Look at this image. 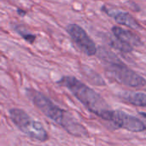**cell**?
Segmentation results:
<instances>
[{"label":"cell","mask_w":146,"mask_h":146,"mask_svg":"<svg viewBox=\"0 0 146 146\" xmlns=\"http://www.w3.org/2000/svg\"><path fill=\"white\" fill-rule=\"evenodd\" d=\"M26 92L37 109L46 117L59 125L68 134L78 138H86L89 136V132L83 124L79 122L70 112L55 104L44 93L33 88L27 89Z\"/></svg>","instance_id":"cell-1"},{"label":"cell","mask_w":146,"mask_h":146,"mask_svg":"<svg viewBox=\"0 0 146 146\" xmlns=\"http://www.w3.org/2000/svg\"><path fill=\"white\" fill-rule=\"evenodd\" d=\"M96 56L104 65L107 74L120 84L133 88L146 86L145 78L130 68L113 51L99 46Z\"/></svg>","instance_id":"cell-2"},{"label":"cell","mask_w":146,"mask_h":146,"mask_svg":"<svg viewBox=\"0 0 146 146\" xmlns=\"http://www.w3.org/2000/svg\"><path fill=\"white\" fill-rule=\"evenodd\" d=\"M56 83L68 89L90 112L99 118L110 110L108 103L99 93L74 76H63Z\"/></svg>","instance_id":"cell-3"},{"label":"cell","mask_w":146,"mask_h":146,"mask_svg":"<svg viewBox=\"0 0 146 146\" xmlns=\"http://www.w3.org/2000/svg\"><path fill=\"white\" fill-rule=\"evenodd\" d=\"M11 121L25 135L33 140L45 142L49 139V134L43 124L33 119L25 110L13 108L9 110Z\"/></svg>","instance_id":"cell-4"},{"label":"cell","mask_w":146,"mask_h":146,"mask_svg":"<svg viewBox=\"0 0 146 146\" xmlns=\"http://www.w3.org/2000/svg\"><path fill=\"white\" fill-rule=\"evenodd\" d=\"M101 119L110 122L116 129H125L133 133L146 131V125L144 121L120 110H113L110 109L102 115Z\"/></svg>","instance_id":"cell-5"},{"label":"cell","mask_w":146,"mask_h":146,"mask_svg":"<svg viewBox=\"0 0 146 146\" xmlns=\"http://www.w3.org/2000/svg\"><path fill=\"white\" fill-rule=\"evenodd\" d=\"M66 31L80 51L88 56H96L98 47L83 27L78 24L71 23L66 27Z\"/></svg>","instance_id":"cell-6"},{"label":"cell","mask_w":146,"mask_h":146,"mask_svg":"<svg viewBox=\"0 0 146 146\" xmlns=\"http://www.w3.org/2000/svg\"><path fill=\"white\" fill-rule=\"evenodd\" d=\"M102 10H104L109 16L112 17L118 24L126 26L134 30H139L142 28L139 22L128 12L111 9L106 6H103Z\"/></svg>","instance_id":"cell-7"},{"label":"cell","mask_w":146,"mask_h":146,"mask_svg":"<svg viewBox=\"0 0 146 146\" xmlns=\"http://www.w3.org/2000/svg\"><path fill=\"white\" fill-rule=\"evenodd\" d=\"M111 31L117 38L133 46H140L142 44L140 38L130 30H126L122 27L115 26L111 28Z\"/></svg>","instance_id":"cell-8"},{"label":"cell","mask_w":146,"mask_h":146,"mask_svg":"<svg viewBox=\"0 0 146 146\" xmlns=\"http://www.w3.org/2000/svg\"><path fill=\"white\" fill-rule=\"evenodd\" d=\"M120 97L122 100L133 106L146 108V93L125 92L120 94Z\"/></svg>","instance_id":"cell-9"},{"label":"cell","mask_w":146,"mask_h":146,"mask_svg":"<svg viewBox=\"0 0 146 146\" xmlns=\"http://www.w3.org/2000/svg\"><path fill=\"white\" fill-rule=\"evenodd\" d=\"M104 40L105 42L111 46L113 49H115L121 52H124V53H130L133 50V46L122 41L121 39H120L119 38H117L115 35H111V34H108L105 33L104 34Z\"/></svg>","instance_id":"cell-10"},{"label":"cell","mask_w":146,"mask_h":146,"mask_svg":"<svg viewBox=\"0 0 146 146\" xmlns=\"http://www.w3.org/2000/svg\"><path fill=\"white\" fill-rule=\"evenodd\" d=\"M81 73L84 74L86 79L92 84L96 85V86H106V82L102 78V76L97 73L94 69L92 68L86 66V65H82L81 67Z\"/></svg>","instance_id":"cell-11"},{"label":"cell","mask_w":146,"mask_h":146,"mask_svg":"<svg viewBox=\"0 0 146 146\" xmlns=\"http://www.w3.org/2000/svg\"><path fill=\"white\" fill-rule=\"evenodd\" d=\"M12 28L15 33H17L24 40H26L29 44H32L36 40L37 36L35 34L32 33L30 31H28L26 27H24L22 25H20V24L15 23V24H12Z\"/></svg>","instance_id":"cell-12"},{"label":"cell","mask_w":146,"mask_h":146,"mask_svg":"<svg viewBox=\"0 0 146 146\" xmlns=\"http://www.w3.org/2000/svg\"><path fill=\"white\" fill-rule=\"evenodd\" d=\"M17 13H18V15H21V16H24L25 15H26V11L25 10H23V9H17Z\"/></svg>","instance_id":"cell-13"},{"label":"cell","mask_w":146,"mask_h":146,"mask_svg":"<svg viewBox=\"0 0 146 146\" xmlns=\"http://www.w3.org/2000/svg\"><path fill=\"white\" fill-rule=\"evenodd\" d=\"M139 115H140L141 116L145 117V118L146 119V112H140V113H139Z\"/></svg>","instance_id":"cell-14"}]
</instances>
